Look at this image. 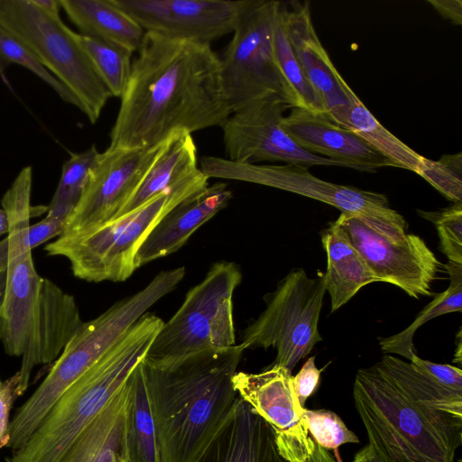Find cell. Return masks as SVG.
I'll return each instance as SVG.
<instances>
[{"instance_id": "obj_1", "label": "cell", "mask_w": 462, "mask_h": 462, "mask_svg": "<svg viewBox=\"0 0 462 462\" xmlns=\"http://www.w3.org/2000/svg\"><path fill=\"white\" fill-rule=\"evenodd\" d=\"M120 99L110 149L153 148L177 132L221 127L232 114L210 43L150 32Z\"/></svg>"}, {"instance_id": "obj_2", "label": "cell", "mask_w": 462, "mask_h": 462, "mask_svg": "<svg viewBox=\"0 0 462 462\" xmlns=\"http://www.w3.org/2000/svg\"><path fill=\"white\" fill-rule=\"evenodd\" d=\"M353 395L365 448L376 462H454L462 445V393L384 355L357 371Z\"/></svg>"}, {"instance_id": "obj_3", "label": "cell", "mask_w": 462, "mask_h": 462, "mask_svg": "<svg viewBox=\"0 0 462 462\" xmlns=\"http://www.w3.org/2000/svg\"><path fill=\"white\" fill-rule=\"evenodd\" d=\"M245 350L235 345L168 368L143 361L162 462H194L210 441L238 398L233 377Z\"/></svg>"}, {"instance_id": "obj_4", "label": "cell", "mask_w": 462, "mask_h": 462, "mask_svg": "<svg viewBox=\"0 0 462 462\" xmlns=\"http://www.w3.org/2000/svg\"><path fill=\"white\" fill-rule=\"evenodd\" d=\"M162 324L156 315L143 314L62 393L27 442L6 462H58L143 359Z\"/></svg>"}, {"instance_id": "obj_5", "label": "cell", "mask_w": 462, "mask_h": 462, "mask_svg": "<svg viewBox=\"0 0 462 462\" xmlns=\"http://www.w3.org/2000/svg\"><path fill=\"white\" fill-rule=\"evenodd\" d=\"M185 267L160 272L141 291L83 322L43 381L10 420L0 448H21L62 393L101 358L150 307L181 282Z\"/></svg>"}, {"instance_id": "obj_6", "label": "cell", "mask_w": 462, "mask_h": 462, "mask_svg": "<svg viewBox=\"0 0 462 462\" xmlns=\"http://www.w3.org/2000/svg\"><path fill=\"white\" fill-rule=\"evenodd\" d=\"M208 180L199 168L136 209L91 230L60 236L44 251L67 258L79 279L124 282L136 270V252L155 225L179 203L205 189Z\"/></svg>"}, {"instance_id": "obj_7", "label": "cell", "mask_w": 462, "mask_h": 462, "mask_svg": "<svg viewBox=\"0 0 462 462\" xmlns=\"http://www.w3.org/2000/svg\"><path fill=\"white\" fill-rule=\"evenodd\" d=\"M241 281V271L235 263H214L205 278L188 291L177 312L163 322L143 363L168 368L192 356L235 346L233 295Z\"/></svg>"}, {"instance_id": "obj_8", "label": "cell", "mask_w": 462, "mask_h": 462, "mask_svg": "<svg viewBox=\"0 0 462 462\" xmlns=\"http://www.w3.org/2000/svg\"><path fill=\"white\" fill-rule=\"evenodd\" d=\"M0 27L22 42L76 98L78 108L95 124L112 97L80 40L60 16L32 0H0Z\"/></svg>"}, {"instance_id": "obj_9", "label": "cell", "mask_w": 462, "mask_h": 462, "mask_svg": "<svg viewBox=\"0 0 462 462\" xmlns=\"http://www.w3.org/2000/svg\"><path fill=\"white\" fill-rule=\"evenodd\" d=\"M199 168L208 179L252 182L321 201L341 213L361 217L375 231L394 241L406 235L405 219L390 208L383 194L321 180L303 166L257 164L203 156Z\"/></svg>"}, {"instance_id": "obj_10", "label": "cell", "mask_w": 462, "mask_h": 462, "mask_svg": "<svg viewBox=\"0 0 462 462\" xmlns=\"http://www.w3.org/2000/svg\"><path fill=\"white\" fill-rule=\"evenodd\" d=\"M326 293L324 273L310 278L294 268L265 296V310L243 332L245 349L273 347V365L290 372L322 340L319 319Z\"/></svg>"}, {"instance_id": "obj_11", "label": "cell", "mask_w": 462, "mask_h": 462, "mask_svg": "<svg viewBox=\"0 0 462 462\" xmlns=\"http://www.w3.org/2000/svg\"><path fill=\"white\" fill-rule=\"evenodd\" d=\"M280 5L255 0L219 56L222 88L232 114L271 96L281 97L293 107L273 52Z\"/></svg>"}, {"instance_id": "obj_12", "label": "cell", "mask_w": 462, "mask_h": 462, "mask_svg": "<svg viewBox=\"0 0 462 462\" xmlns=\"http://www.w3.org/2000/svg\"><path fill=\"white\" fill-rule=\"evenodd\" d=\"M31 180L14 179L1 204L9 218L8 262L5 297L0 313V341L12 356L24 351L38 309L43 277L32 256L28 229L30 219L47 212V206H32Z\"/></svg>"}, {"instance_id": "obj_13", "label": "cell", "mask_w": 462, "mask_h": 462, "mask_svg": "<svg viewBox=\"0 0 462 462\" xmlns=\"http://www.w3.org/2000/svg\"><path fill=\"white\" fill-rule=\"evenodd\" d=\"M334 223L378 282L397 286L415 299L432 295V285L441 273L442 263L420 236L406 234L394 241L375 231L361 217L345 213Z\"/></svg>"}, {"instance_id": "obj_14", "label": "cell", "mask_w": 462, "mask_h": 462, "mask_svg": "<svg viewBox=\"0 0 462 462\" xmlns=\"http://www.w3.org/2000/svg\"><path fill=\"white\" fill-rule=\"evenodd\" d=\"M288 108L291 107L281 97L271 96L231 114L221 126L227 159L250 163L283 162L306 168L314 165L349 168L344 162L299 147L281 125Z\"/></svg>"}, {"instance_id": "obj_15", "label": "cell", "mask_w": 462, "mask_h": 462, "mask_svg": "<svg viewBox=\"0 0 462 462\" xmlns=\"http://www.w3.org/2000/svg\"><path fill=\"white\" fill-rule=\"evenodd\" d=\"M153 148H106L91 168L80 199L60 236L80 234L115 219L160 154Z\"/></svg>"}, {"instance_id": "obj_16", "label": "cell", "mask_w": 462, "mask_h": 462, "mask_svg": "<svg viewBox=\"0 0 462 462\" xmlns=\"http://www.w3.org/2000/svg\"><path fill=\"white\" fill-rule=\"evenodd\" d=\"M145 31L210 43L233 32L255 0H113Z\"/></svg>"}, {"instance_id": "obj_17", "label": "cell", "mask_w": 462, "mask_h": 462, "mask_svg": "<svg viewBox=\"0 0 462 462\" xmlns=\"http://www.w3.org/2000/svg\"><path fill=\"white\" fill-rule=\"evenodd\" d=\"M233 385L238 396L269 423L280 454L290 462H308L316 442L302 417L291 372L273 365L256 374L236 372Z\"/></svg>"}, {"instance_id": "obj_18", "label": "cell", "mask_w": 462, "mask_h": 462, "mask_svg": "<svg viewBox=\"0 0 462 462\" xmlns=\"http://www.w3.org/2000/svg\"><path fill=\"white\" fill-rule=\"evenodd\" d=\"M194 462H290L279 452L274 431L239 396ZM308 462H337L316 443Z\"/></svg>"}, {"instance_id": "obj_19", "label": "cell", "mask_w": 462, "mask_h": 462, "mask_svg": "<svg viewBox=\"0 0 462 462\" xmlns=\"http://www.w3.org/2000/svg\"><path fill=\"white\" fill-rule=\"evenodd\" d=\"M82 324L75 298L43 278L38 309L17 371L18 397L27 390L32 369L52 364Z\"/></svg>"}, {"instance_id": "obj_20", "label": "cell", "mask_w": 462, "mask_h": 462, "mask_svg": "<svg viewBox=\"0 0 462 462\" xmlns=\"http://www.w3.org/2000/svg\"><path fill=\"white\" fill-rule=\"evenodd\" d=\"M281 125L301 149L344 162L351 169L375 172L380 168L393 167L356 134L337 125L325 114L291 107Z\"/></svg>"}, {"instance_id": "obj_21", "label": "cell", "mask_w": 462, "mask_h": 462, "mask_svg": "<svg viewBox=\"0 0 462 462\" xmlns=\"http://www.w3.org/2000/svg\"><path fill=\"white\" fill-rule=\"evenodd\" d=\"M232 191L217 182L184 199L152 229L134 257L137 268L179 250L203 224L227 206Z\"/></svg>"}, {"instance_id": "obj_22", "label": "cell", "mask_w": 462, "mask_h": 462, "mask_svg": "<svg viewBox=\"0 0 462 462\" xmlns=\"http://www.w3.org/2000/svg\"><path fill=\"white\" fill-rule=\"evenodd\" d=\"M289 39L306 78L321 98L329 118L348 105L334 66L315 31L309 2L284 3Z\"/></svg>"}, {"instance_id": "obj_23", "label": "cell", "mask_w": 462, "mask_h": 462, "mask_svg": "<svg viewBox=\"0 0 462 462\" xmlns=\"http://www.w3.org/2000/svg\"><path fill=\"white\" fill-rule=\"evenodd\" d=\"M127 381L79 432L58 462H124Z\"/></svg>"}, {"instance_id": "obj_24", "label": "cell", "mask_w": 462, "mask_h": 462, "mask_svg": "<svg viewBox=\"0 0 462 462\" xmlns=\"http://www.w3.org/2000/svg\"><path fill=\"white\" fill-rule=\"evenodd\" d=\"M61 9L80 34L122 47L134 53L145 31L113 0H60Z\"/></svg>"}, {"instance_id": "obj_25", "label": "cell", "mask_w": 462, "mask_h": 462, "mask_svg": "<svg viewBox=\"0 0 462 462\" xmlns=\"http://www.w3.org/2000/svg\"><path fill=\"white\" fill-rule=\"evenodd\" d=\"M327 254L324 273L326 291L330 297V312L348 302L364 286L378 282L345 233L333 222L321 234Z\"/></svg>"}, {"instance_id": "obj_26", "label": "cell", "mask_w": 462, "mask_h": 462, "mask_svg": "<svg viewBox=\"0 0 462 462\" xmlns=\"http://www.w3.org/2000/svg\"><path fill=\"white\" fill-rule=\"evenodd\" d=\"M338 80L348 98V105L329 119L356 134L387 159L393 167L416 173L422 155L386 129L366 108L340 74Z\"/></svg>"}, {"instance_id": "obj_27", "label": "cell", "mask_w": 462, "mask_h": 462, "mask_svg": "<svg viewBox=\"0 0 462 462\" xmlns=\"http://www.w3.org/2000/svg\"><path fill=\"white\" fill-rule=\"evenodd\" d=\"M124 462H162L143 360L127 379Z\"/></svg>"}, {"instance_id": "obj_28", "label": "cell", "mask_w": 462, "mask_h": 462, "mask_svg": "<svg viewBox=\"0 0 462 462\" xmlns=\"http://www.w3.org/2000/svg\"><path fill=\"white\" fill-rule=\"evenodd\" d=\"M197 169V147L192 134L187 132L171 134L164 142L160 154L116 218L141 207Z\"/></svg>"}, {"instance_id": "obj_29", "label": "cell", "mask_w": 462, "mask_h": 462, "mask_svg": "<svg viewBox=\"0 0 462 462\" xmlns=\"http://www.w3.org/2000/svg\"><path fill=\"white\" fill-rule=\"evenodd\" d=\"M273 52L291 95L293 107L327 115L325 106L298 62L287 29L284 3L281 2L273 28Z\"/></svg>"}, {"instance_id": "obj_30", "label": "cell", "mask_w": 462, "mask_h": 462, "mask_svg": "<svg viewBox=\"0 0 462 462\" xmlns=\"http://www.w3.org/2000/svg\"><path fill=\"white\" fill-rule=\"evenodd\" d=\"M444 267L449 277L448 288L430 302L406 329L393 336L380 337L383 353L397 354L410 360L415 353L413 336L420 326L436 317L462 310V264L448 263Z\"/></svg>"}, {"instance_id": "obj_31", "label": "cell", "mask_w": 462, "mask_h": 462, "mask_svg": "<svg viewBox=\"0 0 462 462\" xmlns=\"http://www.w3.org/2000/svg\"><path fill=\"white\" fill-rule=\"evenodd\" d=\"M99 153L93 144L84 152L70 154L62 166L59 183L47 206L46 216L67 222L80 199L89 171Z\"/></svg>"}, {"instance_id": "obj_32", "label": "cell", "mask_w": 462, "mask_h": 462, "mask_svg": "<svg viewBox=\"0 0 462 462\" xmlns=\"http://www.w3.org/2000/svg\"><path fill=\"white\" fill-rule=\"evenodd\" d=\"M80 40L111 96L121 97L130 78L133 53L117 45L81 34Z\"/></svg>"}, {"instance_id": "obj_33", "label": "cell", "mask_w": 462, "mask_h": 462, "mask_svg": "<svg viewBox=\"0 0 462 462\" xmlns=\"http://www.w3.org/2000/svg\"><path fill=\"white\" fill-rule=\"evenodd\" d=\"M12 63L32 71L49 85L64 102L78 107L73 95L40 63L31 51L0 27V75L3 78L5 69Z\"/></svg>"}, {"instance_id": "obj_34", "label": "cell", "mask_w": 462, "mask_h": 462, "mask_svg": "<svg viewBox=\"0 0 462 462\" xmlns=\"http://www.w3.org/2000/svg\"><path fill=\"white\" fill-rule=\"evenodd\" d=\"M453 203L462 202V153L433 161L422 156L416 172Z\"/></svg>"}, {"instance_id": "obj_35", "label": "cell", "mask_w": 462, "mask_h": 462, "mask_svg": "<svg viewBox=\"0 0 462 462\" xmlns=\"http://www.w3.org/2000/svg\"><path fill=\"white\" fill-rule=\"evenodd\" d=\"M302 417L312 439L327 450H334L337 462V448L346 443H358V438L351 431L338 415L328 410L302 411Z\"/></svg>"}, {"instance_id": "obj_36", "label": "cell", "mask_w": 462, "mask_h": 462, "mask_svg": "<svg viewBox=\"0 0 462 462\" xmlns=\"http://www.w3.org/2000/svg\"><path fill=\"white\" fill-rule=\"evenodd\" d=\"M418 214L436 226L439 250L448 263L462 264V202L436 212L418 210Z\"/></svg>"}, {"instance_id": "obj_37", "label": "cell", "mask_w": 462, "mask_h": 462, "mask_svg": "<svg viewBox=\"0 0 462 462\" xmlns=\"http://www.w3.org/2000/svg\"><path fill=\"white\" fill-rule=\"evenodd\" d=\"M410 363L416 370L439 386L462 393V371L460 368L421 359L416 353L411 355Z\"/></svg>"}, {"instance_id": "obj_38", "label": "cell", "mask_w": 462, "mask_h": 462, "mask_svg": "<svg viewBox=\"0 0 462 462\" xmlns=\"http://www.w3.org/2000/svg\"><path fill=\"white\" fill-rule=\"evenodd\" d=\"M322 370L316 367L315 357L310 356L299 373L292 376L294 392L302 407H304L306 400L316 391Z\"/></svg>"}, {"instance_id": "obj_39", "label": "cell", "mask_w": 462, "mask_h": 462, "mask_svg": "<svg viewBox=\"0 0 462 462\" xmlns=\"http://www.w3.org/2000/svg\"><path fill=\"white\" fill-rule=\"evenodd\" d=\"M19 374L16 372L0 383V445L6 434L10 423V411L14 402L18 397L17 385Z\"/></svg>"}, {"instance_id": "obj_40", "label": "cell", "mask_w": 462, "mask_h": 462, "mask_svg": "<svg viewBox=\"0 0 462 462\" xmlns=\"http://www.w3.org/2000/svg\"><path fill=\"white\" fill-rule=\"evenodd\" d=\"M65 225V220L48 216L40 222L30 225L28 236L32 250L51 238L60 236L64 230Z\"/></svg>"}, {"instance_id": "obj_41", "label": "cell", "mask_w": 462, "mask_h": 462, "mask_svg": "<svg viewBox=\"0 0 462 462\" xmlns=\"http://www.w3.org/2000/svg\"><path fill=\"white\" fill-rule=\"evenodd\" d=\"M435 10L454 24H462V2L460 0H428Z\"/></svg>"}, {"instance_id": "obj_42", "label": "cell", "mask_w": 462, "mask_h": 462, "mask_svg": "<svg viewBox=\"0 0 462 462\" xmlns=\"http://www.w3.org/2000/svg\"><path fill=\"white\" fill-rule=\"evenodd\" d=\"M33 3L45 13L54 15L60 16V0H32Z\"/></svg>"}, {"instance_id": "obj_43", "label": "cell", "mask_w": 462, "mask_h": 462, "mask_svg": "<svg viewBox=\"0 0 462 462\" xmlns=\"http://www.w3.org/2000/svg\"><path fill=\"white\" fill-rule=\"evenodd\" d=\"M9 218L5 209L0 208V236L7 235L9 232Z\"/></svg>"}, {"instance_id": "obj_44", "label": "cell", "mask_w": 462, "mask_h": 462, "mask_svg": "<svg viewBox=\"0 0 462 462\" xmlns=\"http://www.w3.org/2000/svg\"><path fill=\"white\" fill-rule=\"evenodd\" d=\"M353 462H376V460L369 454L364 447L355 456Z\"/></svg>"}, {"instance_id": "obj_45", "label": "cell", "mask_w": 462, "mask_h": 462, "mask_svg": "<svg viewBox=\"0 0 462 462\" xmlns=\"http://www.w3.org/2000/svg\"><path fill=\"white\" fill-rule=\"evenodd\" d=\"M6 281V271L0 273V313L3 306Z\"/></svg>"}, {"instance_id": "obj_46", "label": "cell", "mask_w": 462, "mask_h": 462, "mask_svg": "<svg viewBox=\"0 0 462 462\" xmlns=\"http://www.w3.org/2000/svg\"><path fill=\"white\" fill-rule=\"evenodd\" d=\"M458 462H461L460 460Z\"/></svg>"}]
</instances>
